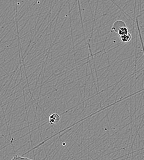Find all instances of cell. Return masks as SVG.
I'll list each match as a JSON object with an SVG mask.
<instances>
[{"label":"cell","mask_w":144,"mask_h":160,"mask_svg":"<svg viewBox=\"0 0 144 160\" xmlns=\"http://www.w3.org/2000/svg\"><path fill=\"white\" fill-rule=\"evenodd\" d=\"M116 33H117L120 36H122V35H123L129 33V30H128V28H127V27L126 26V25L124 24L118 28V29L117 30Z\"/></svg>","instance_id":"2"},{"label":"cell","mask_w":144,"mask_h":160,"mask_svg":"<svg viewBox=\"0 0 144 160\" xmlns=\"http://www.w3.org/2000/svg\"><path fill=\"white\" fill-rule=\"evenodd\" d=\"M49 122L51 124H56L59 122V121L61 120V117L57 113H53L49 116Z\"/></svg>","instance_id":"1"},{"label":"cell","mask_w":144,"mask_h":160,"mask_svg":"<svg viewBox=\"0 0 144 160\" xmlns=\"http://www.w3.org/2000/svg\"><path fill=\"white\" fill-rule=\"evenodd\" d=\"M120 38H121V40L123 42L126 43V42H128L131 41V40L132 39V36H131V33H126L125 35L120 36Z\"/></svg>","instance_id":"3"},{"label":"cell","mask_w":144,"mask_h":160,"mask_svg":"<svg viewBox=\"0 0 144 160\" xmlns=\"http://www.w3.org/2000/svg\"><path fill=\"white\" fill-rule=\"evenodd\" d=\"M17 159H27V160H29V158H28L19 157L18 155H15L14 157L12 158V160H17Z\"/></svg>","instance_id":"4"}]
</instances>
